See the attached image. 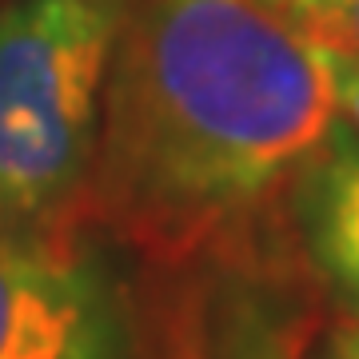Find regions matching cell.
<instances>
[{"instance_id":"obj_1","label":"cell","mask_w":359,"mask_h":359,"mask_svg":"<svg viewBox=\"0 0 359 359\" xmlns=\"http://www.w3.org/2000/svg\"><path fill=\"white\" fill-rule=\"evenodd\" d=\"M335 124L327 52L264 0H128L72 216L184 256L283 200Z\"/></svg>"},{"instance_id":"obj_2","label":"cell","mask_w":359,"mask_h":359,"mask_svg":"<svg viewBox=\"0 0 359 359\" xmlns=\"http://www.w3.org/2000/svg\"><path fill=\"white\" fill-rule=\"evenodd\" d=\"M128 0H0V216L72 224Z\"/></svg>"},{"instance_id":"obj_3","label":"cell","mask_w":359,"mask_h":359,"mask_svg":"<svg viewBox=\"0 0 359 359\" xmlns=\"http://www.w3.org/2000/svg\"><path fill=\"white\" fill-rule=\"evenodd\" d=\"M0 359H132L120 299L68 224L0 216Z\"/></svg>"},{"instance_id":"obj_4","label":"cell","mask_w":359,"mask_h":359,"mask_svg":"<svg viewBox=\"0 0 359 359\" xmlns=\"http://www.w3.org/2000/svg\"><path fill=\"white\" fill-rule=\"evenodd\" d=\"M316 268L359 311V132L339 120L287 192Z\"/></svg>"},{"instance_id":"obj_5","label":"cell","mask_w":359,"mask_h":359,"mask_svg":"<svg viewBox=\"0 0 359 359\" xmlns=\"http://www.w3.org/2000/svg\"><path fill=\"white\" fill-rule=\"evenodd\" d=\"M316 48L359 56V0H268Z\"/></svg>"},{"instance_id":"obj_6","label":"cell","mask_w":359,"mask_h":359,"mask_svg":"<svg viewBox=\"0 0 359 359\" xmlns=\"http://www.w3.org/2000/svg\"><path fill=\"white\" fill-rule=\"evenodd\" d=\"M327 68H332V92H335L339 120L351 132H359V56L327 52Z\"/></svg>"},{"instance_id":"obj_7","label":"cell","mask_w":359,"mask_h":359,"mask_svg":"<svg viewBox=\"0 0 359 359\" xmlns=\"http://www.w3.org/2000/svg\"><path fill=\"white\" fill-rule=\"evenodd\" d=\"M332 359H359V320L339 327L332 339Z\"/></svg>"},{"instance_id":"obj_8","label":"cell","mask_w":359,"mask_h":359,"mask_svg":"<svg viewBox=\"0 0 359 359\" xmlns=\"http://www.w3.org/2000/svg\"><path fill=\"white\" fill-rule=\"evenodd\" d=\"M231 359H276L268 344H252V347H240V351H231Z\"/></svg>"},{"instance_id":"obj_9","label":"cell","mask_w":359,"mask_h":359,"mask_svg":"<svg viewBox=\"0 0 359 359\" xmlns=\"http://www.w3.org/2000/svg\"><path fill=\"white\" fill-rule=\"evenodd\" d=\"M264 4H268V0H264Z\"/></svg>"}]
</instances>
